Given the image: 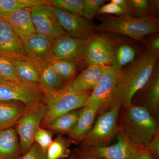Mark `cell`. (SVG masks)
<instances>
[{
	"label": "cell",
	"mask_w": 159,
	"mask_h": 159,
	"mask_svg": "<svg viewBox=\"0 0 159 159\" xmlns=\"http://www.w3.org/2000/svg\"><path fill=\"white\" fill-rule=\"evenodd\" d=\"M158 56L147 51L123 72L106 108L114 105L125 108L132 104L134 96L147 85L153 74Z\"/></svg>",
	"instance_id": "obj_1"
},
{
	"label": "cell",
	"mask_w": 159,
	"mask_h": 159,
	"mask_svg": "<svg viewBox=\"0 0 159 159\" xmlns=\"http://www.w3.org/2000/svg\"><path fill=\"white\" fill-rule=\"evenodd\" d=\"M123 108L119 131L134 146L143 147L159 133L157 122L142 106Z\"/></svg>",
	"instance_id": "obj_2"
},
{
	"label": "cell",
	"mask_w": 159,
	"mask_h": 159,
	"mask_svg": "<svg viewBox=\"0 0 159 159\" xmlns=\"http://www.w3.org/2000/svg\"><path fill=\"white\" fill-rule=\"evenodd\" d=\"M100 15V24L96 26L95 31L101 33L122 34L142 41L145 36L159 31L157 21L152 16L138 18L129 16Z\"/></svg>",
	"instance_id": "obj_3"
},
{
	"label": "cell",
	"mask_w": 159,
	"mask_h": 159,
	"mask_svg": "<svg viewBox=\"0 0 159 159\" xmlns=\"http://www.w3.org/2000/svg\"><path fill=\"white\" fill-rule=\"evenodd\" d=\"M68 84L54 93L45 95L43 101L47 105L48 110L41 127H43L60 116L86 105L91 92H75L69 87Z\"/></svg>",
	"instance_id": "obj_4"
},
{
	"label": "cell",
	"mask_w": 159,
	"mask_h": 159,
	"mask_svg": "<svg viewBox=\"0 0 159 159\" xmlns=\"http://www.w3.org/2000/svg\"><path fill=\"white\" fill-rule=\"evenodd\" d=\"M121 107L114 105L100 115L88 133L81 142L83 147L109 145L119 131L118 118Z\"/></svg>",
	"instance_id": "obj_5"
},
{
	"label": "cell",
	"mask_w": 159,
	"mask_h": 159,
	"mask_svg": "<svg viewBox=\"0 0 159 159\" xmlns=\"http://www.w3.org/2000/svg\"><path fill=\"white\" fill-rule=\"evenodd\" d=\"M47 110V105L43 101L29 107L16 125L15 130L23 154L34 144V134L41 126Z\"/></svg>",
	"instance_id": "obj_6"
},
{
	"label": "cell",
	"mask_w": 159,
	"mask_h": 159,
	"mask_svg": "<svg viewBox=\"0 0 159 159\" xmlns=\"http://www.w3.org/2000/svg\"><path fill=\"white\" fill-rule=\"evenodd\" d=\"M44 96L39 86L19 80H0V100L21 102L30 107L42 102Z\"/></svg>",
	"instance_id": "obj_7"
},
{
	"label": "cell",
	"mask_w": 159,
	"mask_h": 159,
	"mask_svg": "<svg viewBox=\"0 0 159 159\" xmlns=\"http://www.w3.org/2000/svg\"><path fill=\"white\" fill-rule=\"evenodd\" d=\"M102 33L88 38L83 55L88 66H111L116 44L108 35Z\"/></svg>",
	"instance_id": "obj_8"
},
{
	"label": "cell",
	"mask_w": 159,
	"mask_h": 159,
	"mask_svg": "<svg viewBox=\"0 0 159 159\" xmlns=\"http://www.w3.org/2000/svg\"><path fill=\"white\" fill-rule=\"evenodd\" d=\"M123 71L121 68L107 66L100 81L91 92L87 104L96 107L99 111L106 108Z\"/></svg>",
	"instance_id": "obj_9"
},
{
	"label": "cell",
	"mask_w": 159,
	"mask_h": 159,
	"mask_svg": "<svg viewBox=\"0 0 159 159\" xmlns=\"http://www.w3.org/2000/svg\"><path fill=\"white\" fill-rule=\"evenodd\" d=\"M51 9L60 26L68 35L89 38L94 34L96 26L90 20L55 6H51Z\"/></svg>",
	"instance_id": "obj_10"
},
{
	"label": "cell",
	"mask_w": 159,
	"mask_h": 159,
	"mask_svg": "<svg viewBox=\"0 0 159 159\" xmlns=\"http://www.w3.org/2000/svg\"><path fill=\"white\" fill-rule=\"evenodd\" d=\"M29 10L36 33L53 39L58 36L67 34L58 24L51 4L32 6L29 8Z\"/></svg>",
	"instance_id": "obj_11"
},
{
	"label": "cell",
	"mask_w": 159,
	"mask_h": 159,
	"mask_svg": "<svg viewBox=\"0 0 159 159\" xmlns=\"http://www.w3.org/2000/svg\"><path fill=\"white\" fill-rule=\"evenodd\" d=\"M53 39L35 33L24 43L26 55L39 66V69L48 65L54 58Z\"/></svg>",
	"instance_id": "obj_12"
},
{
	"label": "cell",
	"mask_w": 159,
	"mask_h": 159,
	"mask_svg": "<svg viewBox=\"0 0 159 159\" xmlns=\"http://www.w3.org/2000/svg\"><path fill=\"white\" fill-rule=\"evenodd\" d=\"M88 38L74 37L61 35L53 39V53L57 59L74 62L83 57Z\"/></svg>",
	"instance_id": "obj_13"
},
{
	"label": "cell",
	"mask_w": 159,
	"mask_h": 159,
	"mask_svg": "<svg viewBox=\"0 0 159 159\" xmlns=\"http://www.w3.org/2000/svg\"><path fill=\"white\" fill-rule=\"evenodd\" d=\"M116 144L104 146L85 147L89 152L103 159H133L136 147L131 145L120 131Z\"/></svg>",
	"instance_id": "obj_14"
},
{
	"label": "cell",
	"mask_w": 159,
	"mask_h": 159,
	"mask_svg": "<svg viewBox=\"0 0 159 159\" xmlns=\"http://www.w3.org/2000/svg\"><path fill=\"white\" fill-rule=\"evenodd\" d=\"M25 55L22 41L8 21L0 17V56L11 59Z\"/></svg>",
	"instance_id": "obj_15"
},
{
	"label": "cell",
	"mask_w": 159,
	"mask_h": 159,
	"mask_svg": "<svg viewBox=\"0 0 159 159\" xmlns=\"http://www.w3.org/2000/svg\"><path fill=\"white\" fill-rule=\"evenodd\" d=\"M107 66L89 65L79 75L69 82V87L78 93L93 90L101 79Z\"/></svg>",
	"instance_id": "obj_16"
},
{
	"label": "cell",
	"mask_w": 159,
	"mask_h": 159,
	"mask_svg": "<svg viewBox=\"0 0 159 159\" xmlns=\"http://www.w3.org/2000/svg\"><path fill=\"white\" fill-rule=\"evenodd\" d=\"M2 18L8 21L23 43L36 33L31 20L29 8L16 10Z\"/></svg>",
	"instance_id": "obj_17"
},
{
	"label": "cell",
	"mask_w": 159,
	"mask_h": 159,
	"mask_svg": "<svg viewBox=\"0 0 159 159\" xmlns=\"http://www.w3.org/2000/svg\"><path fill=\"white\" fill-rule=\"evenodd\" d=\"M10 59L14 65L16 75L18 80L40 87V69L37 64L27 55Z\"/></svg>",
	"instance_id": "obj_18"
},
{
	"label": "cell",
	"mask_w": 159,
	"mask_h": 159,
	"mask_svg": "<svg viewBox=\"0 0 159 159\" xmlns=\"http://www.w3.org/2000/svg\"><path fill=\"white\" fill-rule=\"evenodd\" d=\"M99 111L96 107L88 104L80 108L77 122L69 134L70 138L75 142L82 141L93 126L96 115Z\"/></svg>",
	"instance_id": "obj_19"
},
{
	"label": "cell",
	"mask_w": 159,
	"mask_h": 159,
	"mask_svg": "<svg viewBox=\"0 0 159 159\" xmlns=\"http://www.w3.org/2000/svg\"><path fill=\"white\" fill-rule=\"evenodd\" d=\"M29 107L21 102L0 100V130L13 128Z\"/></svg>",
	"instance_id": "obj_20"
},
{
	"label": "cell",
	"mask_w": 159,
	"mask_h": 159,
	"mask_svg": "<svg viewBox=\"0 0 159 159\" xmlns=\"http://www.w3.org/2000/svg\"><path fill=\"white\" fill-rule=\"evenodd\" d=\"M23 155L15 129L0 130V159H20Z\"/></svg>",
	"instance_id": "obj_21"
},
{
	"label": "cell",
	"mask_w": 159,
	"mask_h": 159,
	"mask_svg": "<svg viewBox=\"0 0 159 159\" xmlns=\"http://www.w3.org/2000/svg\"><path fill=\"white\" fill-rule=\"evenodd\" d=\"M146 87L144 105L157 122L159 113V70L157 65L154 72Z\"/></svg>",
	"instance_id": "obj_22"
},
{
	"label": "cell",
	"mask_w": 159,
	"mask_h": 159,
	"mask_svg": "<svg viewBox=\"0 0 159 159\" xmlns=\"http://www.w3.org/2000/svg\"><path fill=\"white\" fill-rule=\"evenodd\" d=\"M52 69L47 65L40 69L39 84L45 95L54 93L67 84Z\"/></svg>",
	"instance_id": "obj_23"
},
{
	"label": "cell",
	"mask_w": 159,
	"mask_h": 159,
	"mask_svg": "<svg viewBox=\"0 0 159 159\" xmlns=\"http://www.w3.org/2000/svg\"><path fill=\"white\" fill-rule=\"evenodd\" d=\"M79 111L75 110L60 116L43 128L60 134H69L76 124Z\"/></svg>",
	"instance_id": "obj_24"
},
{
	"label": "cell",
	"mask_w": 159,
	"mask_h": 159,
	"mask_svg": "<svg viewBox=\"0 0 159 159\" xmlns=\"http://www.w3.org/2000/svg\"><path fill=\"white\" fill-rule=\"evenodd\" d=\"M135 49L130 45L121 44L115 45L111 66L121 68L134 61L136 57Z\"/></svg>",
	"instance_id": "obj_25"
},
{
	"label": "cell",
	"mask_w": 159,
	"mask_h": 159,
	"mask_svg": "<svg viewBox=\"0 0 159 159\" xmlns=\"http://www.w3.org/2000/svg\"><path fill=\"white\" fill-rule=\"evenodd\" d=\"M50 4L46 0H0V17L19 9L41 4Z\"/></svg>",
	"instance_id": "obj_26"
},
{
	"label": "cell",
	"mask_w": 159,
	"mask_h": 159,
	"mask_svg": "<svg viewBox=\"0 0 159 159\" xmlns=\"http://www.w3.org/2000/svg\"><path fill=\"white\" fill-rule=\"evenodd\" d=\"M70 143L68 140L59 134L54 140L47 149L48 159H63L70 156Z\"/></svg>",
	"instance_id": "obj_27"
},
{
	"label": "cell",
	"mask_w": 159,
	"mask_h": 159,
	"mask_svg": "<svg viewBox=\"0 0 159 159\" xmlns=\"http://www.w3.org/2000/svg\"><path fill=\"white\" fill-rule=\"evenodd\" d=\"M48 65L66 82L74 77L77 70L75 62L55 57L51 60Z\"/></svg>",
	"instance_id": "obj_28"
},
{
	"label": "cell",
	"mask_w": 159,
	"mask_h": 159,
	"mask_svg": "<svg viewBox=\"0 0 159 159\" xmlns=\"http://www.w3.org/2000/svg\"><path fill=\"white\" fill-rule=\"evenodd\" d=\"M51 6L70 11L72 13L83 16L84 0H51Z\"/></svg>",
	"instance_id": "obj_29"
},
{
	"label": "cell",
	"mask_w": 159,
	"mask_h": 159,
	"mask_svg": "<svg viewBox=\"0 0 159 159\" xmlns=\"http://www.w3.org/2000/svg\"><path fill=\"white\" fill-rule=\"evenodd\" d=\"M0 80H18L14 65L10 58L0 56Z\"/></svg>",
	"instance_id": "obj_30"
},
{
	"label": "cell",
	"mask_w": 159,
	"mask_h": 159,
	"mask_svg": "<svg viewBox=\"0 0 159 159\" xmlns=\"http://www.w3.org/2000/svg\"><path fill=\"white\" fill-rule=\"evenodd\" d=\"M51 131L43 127H39L34 135V142L46 152L51 143L53 142Z\"/></svg>",
	"instance_id": "obj_31"
},
{
	"label": "cell",
	"mask_w": 159,
	"mask_h": 159,
	"mask_svg": "<svg viewBox=\"0 0 159 159\" xmlns=\"http://www.w3.org/2000/svg\"><path fill=\"white\" fill-rule=\"evenodd\" d=\"M134 17L145 18L151 16L149 13V1L128 0Z\"/></svg>",
	"instance_id": "obj_32"
},
{
	"label": "cell",
	"mask_w": 159,
	"mask_h": 159,
	"mask_svg": "<svg viewBox=\"0 0 159 159\" xmlns=\"http://www.w3.org/2000/svg\"><path fill=\"white\" fill-rule=\"evenodd\" d=\"M105 2L104 0H84L83 16L89 20L93 19Z\"/></svg>",
	"instance_id": "obj_33"
},
{
	"label": "cell",
	"mask_w": 159,
	"mask_h": 159,
	"mask_svg": "<svg viewBox=\"0 0 159 159\" xmlns=\"http://www.w3.org/2000/svg\"><path fill=\"white\" fill-rule=\"evenodd\" d=\"M107 15L124 16H127L125 11L119 5L111 1L110 2L104 4L100 7L97 15Z\"/></svg>",
	"instance_id": "obj_34"
},
{
	"label": "cell",
	"mask_w": 159,
	"mask_h": 159,
	"mask_svg": "<svg viewBox=\"0 0 159 159\" xmlns=\"http://www.w3.org/2000/svg\"><path fill=\"white\" fill-rule=\"evenodd\" d=\"M20 159H48L46 152L36 144H34Z\"/></svg>",
	"instance_id": "obj_35"
},
{
	"label": "cell",
	"mask_w": 159,
	"mask_h": 159,
	"mask_svg": "<svg viewBox=\"0 0 159 159\" xmlns=\"http://www.w3.org/2000/svg\"><path fill=\"white\" fill-rule=\"evenodd\" d=\"M153 159H159V134H157L143 147Z\"/></svg>",
	"instance_id": "obj_36"
},
{
	"label": "cell",
	"mask_w": 159,
	"mask_h": 159,
	"mask_svg": "<svg viewBox=\"0 0 159 159\" xmlns=\"http://www.w3.org/2000/svg\"><path fill=\"white\" fill-rule=\"evenodd\" d=\"M74 154L75 159H103L91 153L84 147H83Z\"/></svg>",
	"instance_id": "obj_37"
},
{
	"label": "cell",
	"mask_w": 159,
	"mask_h": 159,
	"mask_svg": "<svg viewBox=\"0 0 159 159\" xmlns=\"http://www.w3.org/2000/svg\"><path fill=\"white\" fill-rule=\"evenodd\" d=\"M149 50L152 53L159 56V36L157 33L150 39L149 43Z\"/></svg>",
	"instance_id": "obj_38"
},
{
	"label": "cell",
	"mask_w": 159,
	"mask_h": 159,
	"mask_svg": "<svg viewBox=\"0 0 159 159\" xmlns=\"http://www.w3.org/2000/svg\"><path fill=\"white\" fill-rule=\"evenodd\" d=\"M111 1L120 6L127 16L134 17L128 0H111Z\"/></svg>",
	"instance_id": "obj_39"
},
{
	"label": "cell",
	"mask_w": 159,
	"mask_h": 159,
	"mask_svg": "<svg viewBox=\"0 0 159 159\" xmlns=\"http://www.w3.org/2000/svg\"><path fill=\"white\" fill-rule=\"evenodd\" d=\"M133 159H153L143 147H136V152Z\"/></svg>",
	"instance_id": "obj_40"
},
{
	"label": "cell",
	"mask_w": 159,
	"mask_h": 159,
	"mask_svg": "<svg viewBox=\"0 0 159 159\" xmlns=\"http://www.w3.org/2000/svg\"><path fill=\"white\" fill-rule=\"evenodd\" d=\"M159 1L158 0H154V1H149V13H155L156 12L157 13V10H159Z\"/></svg>",
	"instance_id": "obj_41"
},
{
	"label": "cell",
	"mask_w": 159,
	"mask_h": 159,
	"mask_svg": "<svg viewBox=\"0 0 159 159\" xmlns=\"http://www.w3.org/2000/svg\"><path fill=\"white\" fill-rule=\"evenodd\" d=\"M67 159H75L74 154L71 155L70 156V157Z\"/></svg>",
	"instance_id": "obj_42"
}]
</instances>
